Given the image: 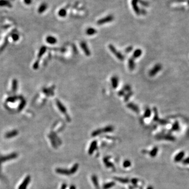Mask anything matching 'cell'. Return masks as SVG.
Returning <instances> with one entry per match:
<instances>
[{
    "label": "cell",
    "instance_id": "cell-1",
    "mask_svg": "<svg viewBox=\"0 0 189 189\" xmlns=\"http://www.w3.org/2000/svg\"><path fill=\"white\" fill-rule=\"evenodd\" d=\"M108 47L110 51H111L112 53L114 54V55L118 59H119L120 60H124L125 57L123 56V55L121 53L119 52V51H117V49H116L115 47L112 45H109Z\"/></svg>",
    "mask_w": 189,
    "mask_h": 189
},
{
    "label": "cell",
    "instance_id": "cell-2",
    "mask_svg": "<svg viewBox=\"0 0 189 189\" xmlns=\"http://www.w3.org/2000/svg\"><path fill=\"white\" fill-rule=\"evenodd\" d=\"M17 157V154H15V153H13V154H12L10 155H8V156H7L0 158V165H1V163L2 162H5L6 161L10 160H12L13 159H15Z\"/></svg>",
    "mask_w": 189,
    "mask_h": 189
},
{
    "label": "cell",
    "instance_id": "cell-3",
    "mask_svg": "<svg viewBox=\"0 0 189 189\" xmlns=\"http://www.w3.org/2000/svg\"><path fill=\"white\" fill-rule=\"evenodd\" d=\"M30 181H31V177L30 175H28V176L24 179L23 182L21 183V185H20V186L19 187V189H26Z\"/></svg>",
    "mask_w": 189,
    "mask_h": 189
},
{
    "label": "cell",
    "instance_id": "cell-4",
    "mask_svg": "<svg viewBox=\"0 0 189 189\" xmlns=\"http://www.w3.org/2000/svg\"><path fill=\"white\" fill-rule=\"evenodd\" d=\"M162 66H161V65L157 64L156 66H154V67L149 72V75L150 76H154L156 74H157L158 73L159 71H160L161 69Z\"/></svg>",
    "mask_w": 189,
    "mask_h": 189
},
{
    "label": "cell",
    "instance_id": "cell-5",
    "mask_svg": "<svg viewBox=\"0 0 189 189\" xmlns=\"http://www.w3.org/2000/svg\"><path fill=\"white\" fill-rule=\"evenodd\" d=\"M80 46L86 56H89L91 55V51H90L89 48H88V46L87 45V44H86V43L84 42H82L80 43Z\"/></svg>",
    "mask_w": 189,
    "mask_h": 189
},
{
    "label": "cell",
    "instance_id": "cell-6",
    "mask_svg": "<svg viewBox=\"0 0 189 189\" xmlns=\"http://www.w3.org/2000/svg\"><path fill=\"white\" fill-rule=\"evenodd\" d=\"M56 105H57V106L58 107V109H59V110L61 111L62 113L66 114V109L65 107L63 105L62 102H60L59 100H56Z\"/></svg>",
    "mask_w": 189,
    "mask_h": 189
},
{
    "label": "cell",
    "instance_id": "cell-7",
    "mask_svg": "<svg viewBox=\"0 0 189 189\" xmlns=\"http://www.w3.org/2000/svg\"><path fill=\"white\" fill-rule=\"evenodd\" d=\"M18 134H19V132H18L17 130H14L13 131L8 132V133H6L5 134V138L8 139L13 138V137L16 136Z\"/></svg>",
    "mask_w": 189,
    "mask_h": 189
},
{
    "label": "cell",
    "instance_id": "cell-8",
    "mask_svg": "<svg viewBox=\"0 0 189 189\" xmlns=\"http://www.w3.org/2000/svg\"><path fill=\"white\" fill-rule=\"evenodd\" d=\"M111 82L112 87L114 89L117 88V87L118 86V83H119L118 78L117 77V76H113L111 79Z\"/></svg>",
    "mask_w": 189,
    "mask_h": 189
},
{
    "label": "cell",
    "instance_id": "cell-9",
    "mask_svg": "<svg viewBox=\"0 0 189 189\" xmlns=\"http://www.w3.org/2000/svg\"><path fill=\"white\" fill-rule=\"evenodd\" d=\"M46 40L47 43H48L49 44H55L57 43V39H56L55 37L52 36H48L46 37Z\"/></svg>",
    "mask_w": 189,
    "mask_h": 189
},
{
    "label": "cell",
    "instance_id": "cell-10",
    "mask_svg": "<svg viewBox=\"0 0 189 189\" xmlns=\"http://www.w3.org/2000/svg\"><path fill=\"white\" fill-rule=\"evenodd\" d=\"M127 107L129 108V109H131V110H133V111L136 112H138V111H139L138 107L133 103H128V104L127 105Z\"/></svg>",
    "mask_w": 189,
    "mask_h": 189
},
{
    "label": "cell",
    "instance_id": "cell-11",
    "mask_svg": "<svg viewBox=\"0 0 189 189\" xmlns=\"http://www.w3.org/2000/svg\"><path fill=\"white\" fill-rule=\"evenodd\" d=\"M142 53V51L141 49H137L136 51H134L133 53V55H132V58L134 59H136V58H138L139 57H140V56L141 55Z\"/></svg>",
    "mask_w": 189,
    "mask_h": 189
},
{
    "label": "cell",
    "instance_id": "cell-12",
    "mask_svg": "<svg viewBox=\"0 0 189 189\" xmlns=\"http://www.w3.org/2000/svg\"><path fill=\"white\" fill-rule=\"evenodd\" d=\"M134 59L133 58H131L129 59L128 61V66H129V68L130 70L132 71L134 70L135 67V64H134Z\"/></svg>",
    "mask_w": 189,
    "mask_h": 189
},
{
    "label": "cell",
    "instance_id": "cell-13",
    "mask_svg": "<svg viewBox=\"0 0 189 189\" xmlns=\"http://www.w3.org/2000/svg\"><path fill=\"white\" fill-rule=\"evenodd\" d=\"M184 156V152L183 151H181L180 152H179V154L175 157L174 161L175 162H179L180 161H181L182 159V158H183Z\"/></svg>",
    "mask_w": 189,
    "mask_h": 189
},
{
    "label": "cell",
    "instance_id": "cell-14",
    "mask_svg": "<svg viewBox=\"0 0 189 189\" xmlns=\"http://www.w3.org/2000/svg\"><path fill=\"white\" fill-rule=\"evenodd\" d=\"M112 20V17H106L105 19H103L102 20H100V21H99L98 22V24H102L106 23H107V22H109L111 21Z\"/></svg>",
    "mask_w": 189,
    "mask_h": 189
},
{
    "label": "cell",
    "instance_id": "cell-15",
    "mask_svg": "<svg viewBox=\"0 0 189 189\" xmlns=\"http://www.w3.org/2000/svg\"><path fill=\"white\" fill-rule=\"evenodd\" d=\"M17 88H18V82L16 79H13L12 81V89L13 93H15V92L17 90Z\"/></svg>",
    "mask_w": 189,
    "mask_h": 189
},
{
    "label": "cell",
    "instance_id": "cell-16",
    "mask_svg": "<svg viewBox=\"0 0 189 189\" xmlns=\"http://www.w3.org/2000/svg\"><path fill=\"white\" fill-rule=\"evenodd\" d=\"M46 49H47V48L45 46H42L41 48H40V50L39 51V54H38V55H37V57H39V58H40V57H42V56L44 54V53L46 52Z\"/></svg>",
    "mask_w": 189,
    "mask_h": 189
},
{
    "label": "cell",
    "instance_id": "cell-17",
    "mask_svg": "<svg viewBox=\"0 0 189 189\" xmlns=\"http://www.w3.org/2000/svg\"><path fill=\"white\" fill-rule=\"evenodd\" d=\"M97 31L95 29L92 28H88L86 30V34L88 35H93L94 34L96 33Z\"/></svg>",
    "mask_w": 189,
    "mask_h": 189
},
{
    "label": "cell",
    "instance_id": "cell-18",
    "mask_svg": "<svg viewBox=\"0 0 189 189\" xmlns=\"http://www.w3.org/2000/svg\"><path fill=\"white\" fill-rule=\"evenodd\" d=\"M19 99V97L17 96H13V97H8L6 101L8 102H15L16 100H17Z\"/></svg>",
    "mask_w": 189,
    "mask_h": 189
},
{
    "label": "cell",
    "instance_id": "cell-19",
    "mask_svg": "<svg viewBox=\"0 0 189 189\" xmlns=\"http://www.w3.org/2000/svg\"><path fill=\"white\" fill-rule=\"evenodd\" d=\"M25 105H26V102L24 100H23L22 101L21 103H20V105L19 106V110H22V109H23V108L24 107V106H25Z\"/></svg>",
    "mask_w": 189,
    "mask_h": 189
},
{
    "label": "cell",
    "instance_id": "cell-20",
    "mask_svg": "<svg viewBox=\"0 0 189 189\" xmlns=\"http://www.w3.org/2000/svg\"><path fill=\"white\" fill-rule=\"evenodd\" d=\"M157 152H158V148H154V149H153V150L150 153L151 156H152V157L156 156V155L157 154Z\"/></svg>",
    "mask_w": 189,
    "mask_h": 189
},
{
    "label": "cell",
    "instance_id": "cell-21",
    "mask_svg": "<svg viewBox=\"0 0 189 189\" xmlns=\"http://www.w3.org/2000/svg\"><path fill=\"white\" fill-rule=\"evenodd\" d=\"M39 60H37V61H36L34 63V64L33 65V68L34 69H37L39 68Z\"/></svg>",
    "mask_w": 189,
    "mask_h": 189
},
{
    "label": "cell",
    "instance_id": "cell-22",
    "mask_svg": "<svg viewBox=\"0 0 189 189\" xmlns=\"http://www.w3.org/2000/svg\"><path fill=\"white\" fill-rule=\"evenodd\" d=\"M150 114H151V111L150 109L148 108L146 109L145 112V117H149L150 116Z\"/></svg>",
    "mask_w": 189,
    "mask_h": 189
},
{
    "label": "cell",
    "instance_id": "cell-23",
    "mask_svg": "<svg viewBox=\"0 0 189 189\" xmlns=\"http://www.w3.org/2000/svg\"><path fill=\"white\" fill-rule=\"evenodd\" d=\"M12 38L14 41H17L19 39V36L16 34H13L12 35Z\"/></svg>",
    "mask_w": 189,
    "mask_h": 189
},
{
    "label": "cell",
    "instance_id": "cell-24",
    "mask_svg": "<svg viewBox=\"0 0 189 189\" xmlns=\"http://www.w3.org/2000/svg\"><path fill=\"white\" fill-rule=\"evenodd\" d=\"M132 94H133V93H132V92H130V93H129V94H127V97H126V98H125V101H126V100H128V99H129V98L130 97V96H131Z\"/></svg>",
    "mask_w": 189,
    "mask_h": 189
},
{
    "label": "cell",
    "instance_id": "cell-25",
    "mask_svg": "<svg viewBox=\"0 0 189 189\" xmlns=\"http://www.w3.org/2000/svg\"><path fill=\"white\" fill-rule=\"evenodd\" d=\"M183 162L184 164H186V165H189V157L187 158L185 160H184Z\"/></svg>",
    "mask_w": 189,
    "mask_h": 189
},
{
    "label": "cell",
    "instance_id": "cell-26",
    "mask_svg": "<svg viewBox=\"0 0 189 189\" xmlns=\"http://www.w3.org/2000/svg\"><path fill=\"white\" fill-rule=\"evenodd\" d=\"M132 49V47L129 46V47H128V48L126 49V52L129 53V52H130V51H131Z\"/></svg>",
    "mask_w": 189,
    "mask_h": 189
},
{
    "label": "cell",
    "instance_id": "cell-27",
    "mask_svg": "<svg viewBox=\"0 0 189 189\" xmlns=\"http://www.w3.org/2000/svg\"><path fill=\"white\" fill-rule=\"evenodd\" d=\"M124 89L126 91H130V90H131V88H130L129 85H127V86H125Z\"/></svg>",
    "mask_w": 189,
    "mask_h": 189
},
{
    "label": "cell",
    "instance_id": "cell-28",
    "mask_svg": "<svg viewBox=\"0 0 189 189\" xmlns=\"http://www.w3.org/2000/svg\"><path fill=\"white\" fill-rule=\"evenodd\" d=\"M129 165H130V162L129 161H126L125 162V163H124V166H126V167H127V166H129Z\"/></svg>",
    "mask_w": 189,
    "mask_h": 189
},
{
    "label": "cell",
    "instance_id": "cell-29",
    "mask_svg": "<svg viewBox=\"0 0 189 189\" xmlns=\"http://www.w3.org/2000/svg\"><path fill=\"white\" fill-rule=\"evenodd\" d=\"M125 94V91H120L119 92L118 94L119 96H122V95H123V94Z\"/></svg>",
    "mask_w": 189,
    "mask_h": 189
},
{
    "label": "cell",
    "instance_id": "cell-30",
    "mask_svg": "<svg viewBox=\"0 0 189 189\" xmlns=\"http://www.w3.org/2000/svg\"><path fill=\"white\" fill-rule=\"evenodd\" d=\"M24 1L26 4H29V3L30 4L32 1H31V0H24Z\"/></svg>",
    "mask_w": 189,
    "mask_h": 189
},
{
    "label": "cell",
    "instance_id": "cell-31",
    "mask_svg": "<svg viewBox=\"0 0 189 189\" xmlns=\"http://www.w3.org/2000/svg\"><path fill=\"white\" fill-rule=\"evenodd\" d=\"M148 189H153V188H152V187H149Z\"/></svg>",
    "mask_w": 189,
    "mask_h": 189
}]
</instances>
